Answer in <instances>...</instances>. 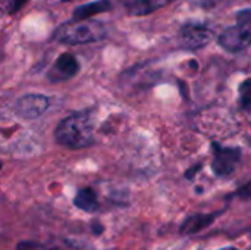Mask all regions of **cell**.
I'll list each match as a JSON object with an SVG mask.
<instances>
[{
	"instance_id": "14",
	"label": "cell",
	"mask_w": 251,
	"mask_h": 250,
	"mask_svg": "<svg viewBox=\"0 0 251 250\" xmlns=\"http://www.w3.org/2000/svg\"><path fill=\"white\" fill-rule=\"evenodd\" d=\"M201 169V165H194V168H191V169H188L187 172H185V177L188 178V180H193V177L196 175V172H199Z\"/></svg>"
},
{
	"instance_id": "10",
	"label": "cell",
	"mask_w": 251,
	"mask_h": 250,
	"mask_svg": "<svg viewBox=\"0 0 251 250\" xmlns=\"http://www.w3.org/2000/svg\"><path fill=\"white\" fill-rule=\"evenodd\" d=\"M74 205L81 211L94 212L99 208V202H97V196H96L94 190H91V189L79 190L74 199Z\"/></svg>"
},
{
	"instance_id": "4",
	"label": "cell",
	"mask_w": 251,
	"mask_h": 250,
	"mask_svg": "<svg viewBox=\"0 0 251 250\" xmlns=\"http://www.w3.org/2000/svg\"><path fill=\"white\" fill-rule=\"evenodd\" d=\"M213 38V31L200 22H187L181 29V43L185 49L197 50L206 47Z\"/></svg>"
},
{
	"instance_id": "12",
	"label": "cell",
	"mask_w": 251,
	"mask_h": 250,
	"mask_svg": "<svg viewBox=\"0 0 251 250\" xmlns=\"http://www.w3.org/2000/svg\"><path fill=\"white\" fill-rule=\"evenodd\" d=\"M240 96H241V103L243 106H250L251 105V78L244 81L240 87Z\"/></svg>"
},
{
	"instance_id": "5",
	"label": "cell",
	"mask_w": 251,
	"mask_h": 250,
	"mask_svg": "<svg viewBox=\"0 0 251 250\" xmlns=\"http://www.w3.org/2000/svg\"><path fill=\"white\" fill-rule=\"evenodd\" d=\"M49 108V99L43 94H25L18 99L15 112L24 119H35L41 116Z\"/></svg>"
},
{
	"instance_id": "11",
	"label": "cell",
	"mask_w": 251,
	"mask_h": 250,
	"mask_svg": "<svg viewBox=\"0 0 251 250\" xmlns=\"http://www.w3.org/2000/svg\"><path fill=\"white\" fill-rule=\"evenodd\" d=\"M237 28L243 34L247 44L251 46V9H243L237 13Z\"/></svg>"
},
{
	"instance_id": "9",
	"label": "cell",
	"mask_w": 251,
	"mask_h": 250,
	"mask_svg": "<svg viewBox=\"0 0 251 250\" xmlns=\"http://www.w3.org/2000/svg\"><path fill=\"white\" fill-rule=\"evenodd\" d=\"M110 9H112V4L109 0H96V1H90V3H85L82 6H78L74 10L72 16L76 21H85L94 15H99V13L110 10Z\"/></svg>"
},
{
	"instance_id": "1",
	"label": "cell",
	"mask_w": 251,
	"mask_h": 250,
	"mask_svg": "<svg viewBox=\"0 0 251 250\" xmlns=\"http://www.w3.org/2000/svg\"><path fill=\"white\" fill-rule=\"evenodd\" d=\"M54 139L59 144L69 149L88 147L94 140V128L90 115L76 112L66 116L56 127Z\"/></svg>"
},
{
	"instance_id": "13",
	"label": "cell",
	"mask_w": 251,
	"mask_h": 250,
	"mask_svg": "<svg viewBox=\"0 0 251 250\" xmlns=\"http://www.w3.org/2000/svg\"><path fill=\"white\" fill-rule=\"evenodd\" d=\"M18 250H49V248L35 242H22L18 245Z\"/></svg>"
},
{
	"instance_id": "17",
	"label": "cell",
	"mask_w": 251,
	"mask_h": 250,
	"mask_svg": "<svg viewBox=\"0 0 251 250\" xmlns=\"http://www.w3.org/2000/svg\"><path fill=\"white\" fill-rule=\"evenodd\" d=\"M221 250H238V249H235V248H226V249H221Z\"/></svg>"
},
{
	"instance_id": "8",
	"label": "cell",
	"mask_w": 251,
	"mask_h": 250,
	"mask_svg": "<svg viewBox=\"0 0 251 250\" xmlns=\"http://www.w3.org/2000/svg\"><path fill=\"white\" fill-rule=\"evenodd\" d=\"M219 214H215V215H207V214H196L193 217H188L182 227H181V233L182 234H196L201 230H204L206 227H209L218 217Z\"/></svg>"
},
{
	"instance_id": "3",
	"label": "cell",
	"mask_w": 251,
	"mask_h": 250,
	"mask_svg": "<svg viewBox=\"0 0 251 250\" xmlns=\"http://www.w3.org/2000/svg\"><path fill=\"white\" fill-rule=\"evenodd\" d=\"M213 149V162L212 168L216 175L219 177H228L231 175L241 158V150L234 147H222L218 143L212 144Z\"/></svg>"
},
{
	"instance_id": "2",
	"label": "cell",
	"mask_w": 251,
	"mask_h": 250,
	"mask_svg": "<svg viewBox=\"0 0 251 250\" xmlns=\"http://www.w3.org/2000/svg\"><path fill=\"white\" fill-rule=\"evenodd\" d=\"M106 35L104 27L97 21L71 19L59 25L54 31V38L65 44H87L101 40Z\"/></svg>"
},
{
	"instance_id": "7",
	"label": "cell",
	"mask_w": 251,
	"mask_h": 250,
	"mask_svg": "<svg viewBox=\"0 0 251 250\" xmlns=\"http://www.w3.org/2000/svg\"><path fill=\"white\" fill-rule=\"evenodd\" d=\"M174 0H125V9L132 16H144L151 12L159 10L160 7L168 6Z\"/></svg>"
},
{
	"instance_id": "15",
	"label": "cell",
	"mask_w": 251,
	"mask_h": 250,
	"mask_svg": "<svg viewBox=\"0 0 251 250\" xmlns=\"http://www.w3.org/2000/svg\"><path fill=\"white\" fill-rule=\"evenodd\" d=\"M28 0H13V3L10 4V12H16L18 9H21V6L24 3H26Z\"/></svg>"
},
{
	"instance_id": "18",
	"label": "cell",
	"mask_w": 251,
	"mask_h": 250,
	"mask_svg": "<svg viewBox=\"0 0 251 250\" xmlns=\"http://www.w3.org/2000/svg\"><path fill=\"white\" fill-rule=\"evenodd\" d=\"M62 1H71V0H62Z\"/></svg>"
},
{
	"instance_id": "16",
	"label": "cell",
	"mask_w": 251,
	"mask_h": 250,
	"mask_svg": "<svg viewBox=\"0 0 251 250\" xmlns=\"http://www.w3.org/2000/svg\"><path fill=\"white\" fill-rule=\"evenodd\" d=\"M240 194H241L243 197H249V196H251V181L247 186H244V187L240 190Z\"/></svg>"
},
{
	"instance_id": "6",
	"label": "cell",
	"mask_w": 251,
	"mask_h": 250,
	"mask_svg": "<svg viewBox=\"0 0 251 250\" xmlns=\"http://www.w3.org/2000/svg\"><path fill=\"white\" fill-rule=\"evenodd\" d=\"M78 71H79V63H78L76 57L71 53H63L54 60V63L49 72V80L51 83L65 81V80H69L74 75H76Z\"/></svg>"
}]
</instances>
